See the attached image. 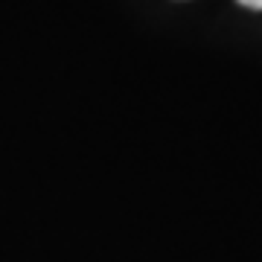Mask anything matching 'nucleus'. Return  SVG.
Listing matches in <instances>:
<instances>
[{"label": "nucleus", "instance_id": "nucleus-1", "mask_svg": "<svg viewBox=\"0 0 262 262\" xmlns=\"http://www.w3.org/2000/svg\"><path fill=\"white\" fill-rule=\"evenodd\" d=\"M245 9H256V12H262V0H239Z\"/></svg>", "mask_w": 262, "mask_h": 262}]
</instances>
